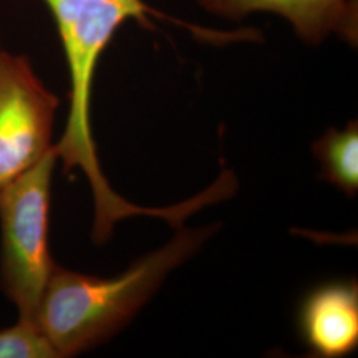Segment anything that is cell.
<instances>
[{"mask_svg":"<svg viewBox=\"0 0 358 358\" xmlns=\"http://www.w3.org/2000/svg\"><path fill=\"white\" fill-rule=\"evenodd\" d=\"M63 43L71 77V103L64 133L53 150L64 173L80 169L90 180L94 199L92 238L105 243L115 223L136 215L171 217V208H149L129 203L105 178L90 125L92 85L100 56L115 31L129 19L148 23L149 16L164 17L142 0H45Z\"/></svg>","mask_w":358,"mask_h":358,"instance_id":"obj_1","label":"cell"},{"mask_svg":"<svg viewBox=\"0 0 358 358\" xmlns=\"http://www.w3.org/2000/svg\"><path fill=\"white\" fill-rule=\"evenodd\" d=\"M214 227L180 230L176 238L115 278L55 267L38 304L36 324L59 357L90 350L122 329L164 282L194 255Z\"/></svg>","mask_w":358,"mask_h":358,"instance_id":"obj_2","label":"cell"},{"mask_svg":"<svg viewBox=\"0 0 358 358\" xmlns=\"http://www.w3.org/2000/svg\"><path fill=\"white\" fill-rule=\"evenodd\" d=\"M53 148L35 166L0 192V287L19 310L36 322L38 304L55 263L48 250Z\"/></svg>","mask_w":358,"mask_h":358,"instance_id":"obj_3","label":"cell"},{"mask_svg":"<svg viewBox=\"0 0 358 358\" xmlns=\"http://www.w3.org/2000/svg\"><path fill=\"white\" fill-rule=\"evenodd\" d=\"M57 108L29 59L0 50V192L53 148Z\"/></svg>","mask_w":358,"mask_h":358,"instance_id":"obj_4","label":"cell"},{"mask_svg":"<svg viewBox=\"0 0 358 358\" xmlns=\"http://www.w3.org/2000/svg\"><path fill=\"white\" fill-rule=\"evenodd\" d=\"M300 332L319 357H343L358 346L357 282L322 284L308 294L299 315Z\"/></svg>","mask_w":358,"mask_h":358,"instance_id":"obj_5","label":"cell"},{"mask_svg":"<svg viewBox=\"0 0 358 358\" xmlns=\"http://www.w3.org/2000/svg\"><path fill=\"white\" fill-rule=\"evenodd\" d=\"M207 11L231 19L252 13H278L308 43H320L338 34L349 43L357 41V0H198Z\"/></svg>","mask_w":358,"mask_h":358,"instance_id":"obj_6","label":"cell"},{"mask_svg":"<svg viewBox=\"0 0 358 358\" xmlns=\"http://www.w3.org/2000/svg\"><path fill=\"white\" fill-rule=\"evenodd\" d=\"M313 153L321 165V178L353 196L358 190V125L329 129L313 143Z\"/></svg>","mask_w":358,"mask_h":358,"instance_id":"obj_7","label":"cell"},{"mask_svg":"<svg viewBox=\"0 0 358 358\" xmlns=\"http://www.w3.org/2000/svg\"><path fill=\"white\" fill-rule=\"evenodd\" d=\"M59 357L36 322L19 320L0 331V358Z\"/></svg>","mask_w":358,"mask_h":358,"instance_id":"obj_8","label":"cell"}]
</instances>
